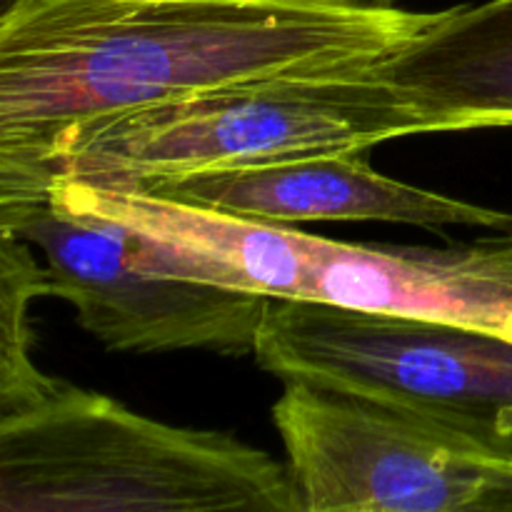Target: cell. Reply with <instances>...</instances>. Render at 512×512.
Returning a JSON list of instances; mask_svg holds the SVG:
<instances>
[{
    "instance_id": "cell-11",
    "label": "cell",
    "mask_w": 512,
    "mask_h": 512,
    "mask_svg": "<svg viewBox=\"0 0 512 512\" xmlns=\"http://www.w3.org/2000/svg\"><path fill=\"white\" fill-rule=\"evenodd\" d=\"M458 512H512V465L495 475Z\"/></svg>"
},
{
    "instance_id": "cell-2",
    "label": "cell",
    "mask_w": 512,
    "mask_h": 512,
    "mask_svg": "<svg viewBox=\"0 0 512 512\" xmlns=\"http://www.w3.org/2000/svg\"><path fill=\"white\" fill-rule=\"evenodd\" d=\"M73 208L153 240L175 275L268 300H308L483 330L512 343V230L453 245L343 243L145 193L80 185Z\"/></svg>"
},
{
    "instance_id": "cell-4",
    "label": "cell",
    "mask_w": 512,
    "mask_h": 512,
    "mask_svg": "<svg viewBox=\"0 0 512 512\" xmlns=\"http://www.w3.org/2000/svg\"><path fill=\"white\" fill-rule=\"evenodd\" d=\"M3 512H303L288 463L60 383L0 418Z\"/></svg>"
},
{
    "instance_id": "cell-1",
    "label": "cell",
    "mask_w": 512,
    "mask_h": 512,
    "mask_svg": "<svg viewBox=\"0 0 512 512\" xmlns=\"http://www.w3.org/2000/svg\"><path fill=\"white\" fill-rule=\"evenodd\" d=\"M443 18L343 0H3L0 230L50 203L68 130L208 90L385 65Z\"/></svg>"
},
{
    "instance_id": "cell-12",
    "label": "cell",
    "mask_w": 512,
    "mask_h": 512,
    "mask_svg": "<svg viewBox=\"0 0 512 512\" xmlns=\"http://www.w3.org/2000/svg\"><path fill=\"white\" fill-rule=\"evenodd\" d=\"M343 3L365 5V8H400L403 0H343Z\"/></svg>"
},
{
    "instance_id": "cell-8",
    "label": "cell",
    "mask_w": 512,
    "mask_h": 512,
    "mask_svg": "<svg viewBox=\"0 0 512 512\" xmlns=\"http://www.w3.org/2000/svg\"><path fill=\"white\" fill-rule=\"evenodd\" d=\"M145 195L273 225L375 220L428 230L453 225L495 233L512 230V213L433 193L378 173L370 163V150L195 175L155 185L145 190Z\"/></svg>"
},
{
    "instance_id": "cell-10",
    "label": "cell",
    "mask_w": 512,
    "mask_h": 512,
    "mask_svg": "<svg viewBox=\"0 0 512 512\" xmlns=\"http://www.w3.org/2000/svg\"><path fill=\"white\" fill-rule=\"evenodd\" d=\"M48 295V273L38 250L0 233V418L20 413L60 388L33 360L30 303Z\"/></svg>"
},
{
    "instance_id": "cell-5",
    "label": "cell",
    "mask_w": 512,
    "mask_h": 512,
    "mask_svg": "<svg viewBox=\"0 0 512 512\" xmlns=\"http://www.w3.org/2000/svg\"><path fill=\"white\" fill-rule=\"evenodd\" d=\"M253 355L283 385L388 405L512 465L510 340L408 315L268 300Z\"/></svg>"
},
{
    "instance_id": "cell-7",
    "label": "cell",
    "mask_w": 512,
    "mask_h": 512,
    "mask_svg": "<svg viewBox=\"0 0 512 512\" xmlns=\"http://www.w3.org/2000/svg\"><path fill=\"white\" fill-rule=\"evenodd\" d=\"M273 425L303 512H458L508 463L408 413L285 383Z\"/></svg>"
},
{
    "instance_id": "cell-6",
    "label": "cell",
    "mask_w": 512,
    "mask_h": 512,
    "mask_svg": "<svg viewBox=\"0 0 512 512\" xmlns=\"http://www.w3.org/2000/svg\"><path fill=\"white\" fill-rule=\"evenodd\" d=\"M0 233L38 250L50 298L113 353L253 355L268 298L170 273L125 225L45 203Z\"/></svg>"
},
{
    "instance_id": "cell-9",
    "label": "cell",
    "mask_w": 512,
    "mask_h": 512,
    "mask_svg": "<svg viewBox=\"0 0 512 512\" xmlns=\"http://www.w3.org/2000/svg\"><path fill=\"white\" fill-rule=\"evenodd\" d=\"M383 68L435 133L512 128V0L443 10Z\"/></svg>"
},
{
    "instance_id": "cell-3",
    "label": "cell",
    "mask_w": 512,
    "mask_h": 512,
    "mask_svg": "<svg viewBox=\"0 0 512 512\" xmlns=\"http://www.w3.org/2000/svg\"><path fill=\"white\" fill-rule=\"evenodd\" d=\"M435 133L385 73L298 75L110 113L63 135L55 180L145 193L163 183ZM55 185V183H53Z\"/></svg>"
}]
</instances>
